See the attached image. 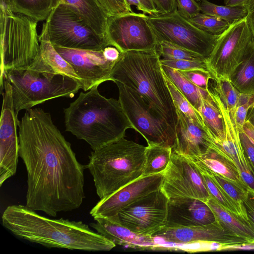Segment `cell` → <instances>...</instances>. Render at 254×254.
Instances as JSON below:
<instances>
[{
  "instance_id": "obj_14",
  "label": "cell",
  "mask_w": 254,
  "mask_h": 254,
  "mask_svg": "<svg viewBox=\"0 0 254 254\" xmlns=\"http://www.w3.org/2000/svg\"><path fill=\"white\" fill-rule=\"evenodd\" d=\"M169 198L160 188L118 214L120 223L131 231L152 236L166 226Z\"/></svg>"
},
{
  "instance_id": "obj_1",
  "label": "cell",
  "mask_w": 254,
  "mask_h": 254,
  "mask_svg": "<svg viewBox=\"0 0 254 254\" xmlns=\"http://www.w3.org/2000/svg\"><path fill=\"white\" fill-rule=\"evenodd\" d=\"M19 156L27 175L26 205L52 217L78 208L85 197L84 171L51 114L26 110L18 125Z\"/></svg>"
},
{
  "instance_id": "obj_20",
  "label": "cell",
  "mask_w": 254,
  "mask_h": 254,
  "mask_svg": "<svg viewBox=\"0 0 254 254\" xmlns=\"http://www.w3.org/2000/svg\"><path fill=\"white\" fill-rule=\"evenodd\" d=\"M215 216L205 202L187 197L169 198L165 227H190L213 223Z\"/></svg>"
},
{
  "instance_id": "obj_11",
  "label": "cell",
  "mask_w": 254,
  "mask_h": 254,
  "mask_svg": "<svg viewBox=\"0 0 254 254\" xmlns=\"http://www.w3.org/2000/svg\"><path fill=\"white\" fill-rule=\"evenodd\" d=\"M119 100L133 129L145 139L147 145L160 144L173 147L176 133L156 118L142 98L134 90L119 82Z\"/></svg>"
},
{
  "instance_id": "obj_51",
  "label": "cell",
  "mask_w": 254,
  "mask_h": 254,
  "mask_svg": "<svg viewBox=\"0 0 254 254\" xmlns=\"http://www.w3.org/2000/svg\"><path fill=\"white\" fill-rule=\"evenodd\" d=\"M243 129L254 143V126L249 121L246 120Z\"/></svg>"
},
{
  "instance_id": "obj_23",
  "label": "cell",
  "mask_w": 254,
  "mask_h": 254,
  "mask_svg": "<svg viewBox=\"0 0 254 254\" xmlns=\"http://www.w3.org/2000/svg\"><path fill=\"white\" fill-rule=\"evenodd\" d=\"M39 41L38 53L27 67L40 72L65 75L74 79L81 85V80L71 65L55 49L44 26L39 36Z\"/></svg>"
},
{
  "instance_id": "obj_37",
  "label": "cell",
  "mask_w": 254,
  "mask_h": 254,
  "mask_svg": "<svg viewBox=\"0 0 254 254\" xmlns=\"http://www.w3.org/2000/svg\"><path fill=\"white\" fill-rule=\"evenodd\" d=\"M189 20L199 29L213 35H221L231 25L219 18L202 12Z\"/></svg>"
},
{
  "instance_id": "obj_13",
  "label": "cell",
  "mask_w": 254,
  "mask_h": 254,
  "mask_svg": "<svg viewBox=\"0 0 254 254\" xmlns=\"http://www.w3.org/2000/svg\"><path fill=\"white\" fill-rule=\"evenodd\" d=\"M163 175L161 189L169 198H192L206 202L211 197L194 162L173 150Z\"/></svg>"
},
{
  "instance_id": "obj_53",
  "label": "cell",
  "mask_w": 254,
  "mask_h": 254,
  "mask_svg": "<svg viewBox=\"0 0 254 254\" xmlns=\"http://www.w3.org/2000/svg\"><path fill=\"white\" fill-rule=\"evenodd\" d=\"M128 4L130 5H133L136 7V8L141 11H142L143 13H145V10L144 7L141 2L140 0H126ZM145 14V13H144Z\"/></svg>"
},
{
  "instance_id": "obj_5",
  "label": "cell",
  "mask_w": 254,
  "mask_h": 254,
  "mask_svg": "<svg viewBox=\"0 0 254 254\" xmlns=\"http://www.w3.org/2000/svg\"><path fill=\"white\" fill-rule=\"evenodd\" d=\"M146 148L123 136L93 150L86 168L100 199L142 176Z\"/></svg>"
},
{
  "instance_id": "obj_6",
  "label": "cell",
  "mask_w": 254,
  "mask_h": 254,
  "mask_svg": "<svg viewBox=\"0 0 254 254\" xmlns=\"http://www.w3.org/2000/svg\"><path fill=\"white\" fill-rule=\"evenodd\" d=\"M4 79L11 87L15 113L60 97L72 98L81 89L80 84L68 76L34 70L28 67L5 71L0 79L1 93Z\"/></svg>"
},
{
  "instance_id": "obj_15",
  "label": "cell",
  "mask_w": 254,
  "mask_h": 254,
  "mask_svg": "<svg viewBox=\"0 0 254 254\" xmlns=\"http://www.w3.org/2000/svg\"><path fill=\"white\" fill-rule=\"evenodd\" d=\"M2 103L0 122V186L14 176L19 157L17 129L20 121L15 111L10 84L3 81Z\"/></svg>"
},
{
  "instance_id": "obj_40",
  "label": "cell",
  "mask_w": 254,
  "mask_h": 254,
  "mask_svg": "<svg viewBox=\"0 0 254 254\" xmlns=\"http://www.w3.org/2000/svg\"><path fill=\"white\" fill-rule=\"evenodd\" d=\"M108 16L132 12L126 0H96Z\"/></svg>"
},
{
  "instance_id": "obj_16",
  "label": "cell",
  "mask_w": 254,
  "mask_h": 254,
  "mask_svg": "<svg viewBox=\"0 0 254 254\" xmlns=\"http://www.w3.org/2000/svg\"><path fill=\"white\" fill-rule=\"evenodd\" d=\"M57 51L72 67L86 92L96 85L110 80L117 62L110 61L100 51L70 49L54 46Z\"/></svg>"
},
{
  "instance_id": "obj_19",
  "label": "cell",
  "mask_w": 254,
  "mask_h": 254,
  "mask_svg": "<svg viewBox=\"0 0 254 254\" xmlns=\"http://www.w3.org/2000/svg\"><path fill=\"white\" fill-rule=\"evenodd\" d=\"M209 91L220 110L225 127V137L214 143L215 149L233 162L238 168L245 184L254 190V175L243 149L238 128L234 125L229 111L225 108L218 96L211 89Z\"/></svg>"
},
{
  "instance_id": "obj_28",
  "label": "cell",
  "mask_w": 254,
  "mask_h": 254,
  "mask_svg": "<svg viewBox=\"0 0 254 254\" xmlns=\"http://www.w3.org/2000/svg\"><path fill=\"white\" fill-rule=\"evenodd\" d=\"M241 93L254 94V44L248 47L244 58L229 78Z\"/></svg>"
},
{
  "instance_id": "obj_45",
  "label": "cell",
  "mask_w": 254,
  "mask_h": 254,
  "mask_svg": "<svg viewBox=\"0 0 254 254\" xmlns=\"http://www.w3.org/2000/svg\"><path fill=\"white\" fill-rule=\"evenodd\" d=\"M243 204L250 221L254 225V190L248 188Z\"/></svg>"
},
{
  "instance_id": "obj_48",
  "label": "cell",
  "mask_w": 254,
  "mask_h": 254,
  "mask_svg": "<svg viewBox=\"0 0 254 254\" xmlns=\"http://www.w3.org/2000/svg\"><path fill=\"white\" fill-rule=\"evenodd\" d=\"M105 57L108 60L117 62L120 58L121 52L116 47L109 46L103 50Z\"/></svg>"
},
{
  "instance_id": "obj_41",
  "label": "cell",
  "mask_w": 254,
  "mask_h": 254,
  "mask_svg": "<svg viewBox=\"0 0 254 254\" xmlns=\"http://www.w3.org/2000/svg\"><path fill=\"white\" fill-rule=\"evenodd\" d=\"M179 71L195 85L206 91L209 90L208 81L211 77L208 71L201 69Z\"/></svg>"
},
{
  "instance_id": "obj_36",
  "label": "cell",
  "mask_w": 254,
  "mask_h": 254,
  "mask_svg": "<svg viewBox=\"0 0 254 254\" xmlns=\"http://www.w3.org/2000/svg\"><path fill=\"white\" fill-rule=\"evenodd\" d=\"M156 50L160 59L206 61L198 54L166 41L158 42Z\"/></svg>"
},
{
  "instance_id": "obj_17",
  "label": "cell",
  "mask_w": 254,
  "mask_h": 254,
  "mask_svg": "<svg viewBox=\"0 0 254 254\" xmlns=\"http://www.w3.org/2000/svg\"><path fill=\"white\" fill-rule=\"evenodd\" d=\"M163 180V173L142 176L109 196L100 199L91 210L90 214L93 217L116 215L123 209L160 189Z\"/></svg>"
},
{
  "instance_id": "obj_33",
  "label": "cell",
  "mask_w": 254,
  "mask_h": 254,
  "mask_svg": "<svg viewBox=\"0 0 254 254\" xmlns=\"http://www.w3.org/2000/svg\"><path fill=\"white\" fill-rule=\"evenodd\" d=\"M172 148L153 144L146 146L145 163L142 176L163 173L170 160Z\"/></svg>"
},
{
  "instance_id": "obj_27",
  "label": "cell",
  "mask_w": 254,
  "mask_h": 254,
  "mask_svg": "<svg viewBox=\"0 0 254 254\" xmlns=\"http://www.w3.org/2000/svg\"><path fill=\"white\" fill-rule=\"evenodd\" d=\"M0 6L37 22L46 20L53 9L52 0H0Z\"/></svg>"
},
{
  "instance_id": "obj_39",
  "label": "cell",
  "mask_w": 254,
  "mask_h": 254,
  "mask_svg": "<svg viewBox=\"0 0 254 254\" xmlns=\"http://www.w3.org/2000/svg\"><path fill=\"white\" fill-rule=\"evenodd\" d=\"M162 65L178 70L201 69L208 71L205 61L178 60L160 59Z\"/></svg>"
},
{
  "instance_id": "obj_7",
  "label": "cell",
  "mask_w": 254,
  "mask_h": 254,
  "mask_svg": "<svg viewBox=\"0 0 254 254\" xmlns=\"http://www.w3.org/2000/svg\"><path fill=\"white\" fill-rule=\"evenodd\" d=\"M0 79L12 68L28 67L37 55V21L0 6Z\"/></svg>"
},
{
  "instance_id": "obj_38",
  "label": "cell",
  "mask_w": 254,
  "mask_h": 254,
  "mask_svg": "<svg viewBox=\"0 0 254 254\" xmlns=\"http://www.w3.org/2000/svg\"><path fill=\"white\" fill-rule=\"evenodd\" d=\"M204 168L206 170L208 173L222 187L232 199L238 204L243 206V200L246 195L248 189L249 187L246 188L243 187L233 181L225 179L210 170L205 168Z\"/></svg>"
},
{
  "instance_id": "obj_4",
  "label": "cell",
  "mask_w": 254,
  "mask_h": 254,
  "mask_svg": "<svg viewBox=\"0 0 254 254\" xmlns=\"http://www.w3.org/2000/svg\"><path fill=\"white\" fill-rule=\"evenodd\" d=\"M96 85L78 97L64 110L65 130L97 150L125 136L132 126L120 101L107 98Z\"/></svg>"
},
{
  "instance_id": "obj_30",
  "label": "cell",
  "mask_w": 254,
  "mask_h": 254,
  "mask_svg": "<svg viewBox=\"0 0 254 254\" xmlns=\"http://www.w3.org/2000/svg\"><path fill=\"white\" fill-rule=\"evenodd\" d=\"M196 165L202 174L205 187L211 197L237 216L247 221H250L244 207L232 199L205 168L196 164Z\"/></svg>"
},
{
  "instance_id": "obj_44",
  "label": "cell",
  "mask_w": 254,
  "mask_h": 254,
  "mask_svg": "<svg viewBox=\"0 0 254 254\" xmlns=\"http://www.w3.org/2000/svg\"><path fill=\"white\" fill-rule=\"evenodd\" d=\"M238 130L243 149L254 175V143L244 132L243 128Z\"/></svg>"
},
{
  "instance_id": "obj_34",
  "label": "cell",
  "mask_w": 254,
  "mask_h": 254,
  "mask_svg": "<svg viewBox=\"0 0 254 254\" xmlns=\"http://www.w3.org/2000/svg\"><path fill=\"white\" fill-rule=\"evenodd\" d=\"M201 12L219 18L232 24L245 18L248 10L244 6L219 5L203 0L199 3Z\"/></svg>"
},
{
  "instance_id": "obj_2",
  "label": "cell",
  "mask_w": 254,
  "mask_h": 254,
  "mask_svg": "<svg viewBox=\"0 0 254 254\" xmlns=\"http://www.w3.org/2000/svg\"><path fill=\"white\" fill-rule=\"evenodd\" d=\"M1 221L17 237L49 248L108 251L116 246L82 221L51 219L25 205L7 206Z\"/></svg>"
},
{
  "instance_id": "obj_54",
  "label": "cell",
  "mask_w": 254,
  "mask_h": 254,
  "mask_svg": "<svg viewBox=\"0 0 254 254\" xmlns=\"http://www.w3.org/2000/svg\"><path fill=\"white\" fill-rule=\"evenodd\" d=\"M246 120L249 121L254 126V107L249 110Z\"/></svg>"
},
{
  "instance_id": "obj_46",
  "label": "cell",
  "mask_w": 254,
  "mask_h": 254,
  "mask_svg": "<svg viewBox=\"0 0 254 254\" xmlns=\"http://www.w3.org/2000/svg\"><path fill=\"white\" fill-rule=\"evenodd\" d=\"M159 14H167L176 9L175 0H153Z\"/></svg>"
},
{
  "instance_id": "obj_22",
  "label": "cell",
  "mask_w": 254,
  "mask_h": 254,
  "mask_svg": "<svg viewBox=\"0 0 254 254\" xmlns=\"http://www.w3.org/2000/svg\"><path fill=\"white\" fill-rule=\"evenodd\" d=\"M94 219L95 222L90 223L91 227L116 245L141 250L160 247L155 238L136 234L122 225L118 214L111 217L96 216Z\"/></svg>"
},
{
  "instance_id": "obj_31",
  "label": "cell",
  "mask_w": 254,
  "mask_h": 254,
  "mask_svg": "<svg viewBox=\"0 0 254 254\" xmlns=\"http://www.w3.org/2000/svg\"><path fill=\"white\" fill-rule=\"evenodd\" d=\"M199 112L203 118L213 143L224 139L225 127L222 116L211 93L209 96L203 99Z\"/></svg>"
},
{
  "instance_id": "obj_32",
  "label": "cell",
  "mask_w": 254,
  "mask_h": 254,
  "mask_svg": "<svg viewBox=\"0 0 254 254\" xmlns=\"http://www.w3.org/2000/svg\"><path fill=\"white\" fill-rule=\"evenodd\" d=\"M211 90L216 93L232 119L237 108L250 100L254 94L240 92L232 84L229 79H221L215 81Z\"/></svg>"
},
{
  "instance_id": "obj_12",
  "label": "cell",
  "mask_w": 254,
  "mask_h": 254,
  "mask_svg": "<svg viewBox=\"0 0 254 254\" xmlns=\"http://www.w3.org/2000/svg\"><path fill=\"white\" fill-rule=\"evenodd\" d=\"M148 16L133 11L109 16L106 38L110 46L121 53L156 49L158 41Z\"/></svg>"
},
{
  "instance_id": "obj_25",
  "label": "cell",
  "mask_w": 254,
  "mask_h": 254,
  "mask_svg": "<svg viewBox=\"0 0 254 254\" xmlns=\"http://www.w3.org/2000/svg\"><path fill=\"white\" fill-rule=\"evenodd\" d=\"M190 159L196 164L210 170L225 179L243 187H249L243 180L235 164L212 148H208L199 156Z\"/></svg>"
},
{
  "instance_id": "obj_29",
  "label": "cell",
  "mask_w": 254,
  "mask_h": 254,
  "mask_svg": "<svg viewBox=\"0 0 254 254\" xmlns=\"http://www.w3.org/2000/svg\"><path fill=\"white\" fill-rule=\"evenodd\" d=\"M161 66L164 74L199 112L203 99L210 94L209 90L206 91L195 85L176 69L162 64Z\"/></svg>"
},
{
  "instance_id": "obj_18",
  "label": "cell",
  "mask_w": 254,
  "mask_h": 254,
  "mask_svg": "<svg viewBox=\"0 0 254 254\" xmlns=\"http://www.w3.org/2000/svg\"><path fill=\"white\" fill-rule=\"evenodd\" d=\"M152 237L170 243L185 245L202 241L217 242L226 245L250 242L226 230L217 220L201 226L164 227Z\"/></svg>"
},
{
  "instance_id": "obj_42",
  "label": "cell",
  "mask_w": 254,
  "mask_h": 254,
  "mask_svg": "<svg viewBox=\"0 0 254 254\" xmlns=\"http://www.w3.org/2000/svg\"><path fill=\"white\" fill-rule=\"evenodd\" d=\"M175 2L179 13L188 20L201 12L200 4L196 0H175Z\"/></svg>"
},
{
  "instance_id": "obj_9",
  "label": "cell",
  "mask_w": 254,
  "mask_h": 254,
  "mask_svg": "<svg viewBox=\"0 0 254 254\" xmlns=\"http://www.w3.org/2000/svg\"><path fill=\"white\" fill-rule=\"evenodd\" d=\"M147 20L158 42L166 41L177 45L198 54L206 60L219 36L199 29L183 17L177 9L169 13L149 15Z\"/></svg>"
},
{
  "instance_id": "obj_43",
  "label": "cell",
  "mask_w": 254,
  "mask_h": 254,
  "mask_svg": "<svg viewBox=\"0 0 254 254\" xmlns=\"http://www.w3.org/2000/svg\"><path fill=\"white\" fill-rule=\"evenodd\" d=\"M254 107V96L248 102L239 106L231 119L234 125L238 128L241 129L246 122L249 110Z\"/></svg>"
},
{
  "instance_id": "obj_55",
  "label": "cell",
  "mask_w": 254,
  "mask_h": 254,
  "mask_svg": "<svg viewBox=\"0 0 254 254\" xmlns=\"http://www.w3.org/2000/svg\"><path fill=\"white\" fill-rule=\"evenodd\" d=\"M198 2H201V1L203 0H196Z\"/></svg>"
},
{
  "instance_id": "obj_52",
  "label": "cell",
  "mask_w": 254,
  "mask_h": 254,
  "mask_svg": "<svg viewBox=\"0 0 254 254\" xmlns=\"http://www.w3.org/2000/svg\"><path fill=\"white\" fill-rule=\"evenodd\" d=\"M248 0H224L225 5L229 6H244Z\"/></svg>"
},
{
  "instance_id": "obj_8",
  "label": "cell",
  "mask_w": 254,
  "mask_h": 254,
  "mask_svg": "<svg viewBox=\"0 0 254 254\" xmlns=\"http://www.w3.org/2000/svg\"><path fill=\"white\" fill-rule=\"evenodd\" d=\"M43 26L55 46L100 51L110 46L106 38L97 34L63 3L54 7Z\"/></svg>"
},
{
  "instance_id": "obj_21",
  "label": "cell",
  "mask_w": 254,
  "mask_h": 254,
  "mask_svg": "<svg viewBox=\"0 0 254 254\" xmlns=\"http://www.w3.org/2000/svg\"><path fill=\"white\" fill-rule=\"evenodd\" d=\"M176 112L178 116L176 138L173 150L192 159L213 147V140L205 130L177 109Z\"/></svg>"
},
{
  "instance_id": "obj_10",
  "label": "cell",
  "mask_w": 254,
  "mask_h": 254,
  "mask_svg": "<svg viewBox=\"0 0 254 254\" xmlns=\"http://www.w3.org/2000/svg\"><path fill=\"white\" fill-rule=\"evenodd\" d=\"M246 18L231 24L219 36L206 61L211 79H229L242 62L253 42Z\"/></svg>"
},
{
  "instance_id": "obj_26",
  "label": "cell",
  "mask_w": 254,
  "mask_h": 254,
  "mask_svg": "<svg viewBox=\"0 0 254 254\" xmlns=\"http://www.w3.org/2000/svg\"><path fill=\"white\" fill-rule=\"evenodd\" d=\"M217 220L226 230L242 237L248 242H254V225L225 209L210 197L206 202Z\"/></svg>"
},
{
  "instance_id": "obj_47",
  "label": "cell",
  "mask_w": 254,
  "mask_h": 254,
  "mask_svg": "<svg viewBox=\"0 0 254 254\" xmlns=\"http://www.w3.org/2000/svg\"><path fill=\"white\" fill-rule=\"evenodd\" d=\"M245 7L248 10V14L246 18L252 35L254 44V0H248Z\"/></svg>"
},
{
  "instance_id": "obj_50",
  "label": "cell",
  "mask_w": 254,
  "mask_h": 254,
  "mask_svg": "<svg viewBox=\"0 0 254 254\" xmlns=\"http://www.w3.org/2000/svg\"><path fill=\"white\" fill-rule=\"evenodd\" d=\"M144 7L145 14L150 16L159 14L153 0H140Z\"/></svg>"
},
{
  "instance_id": "obj_24",
  "label": "cell",
  "mask_w": 254,
  "mask_h": 254,
  "mask_svg": "<svg viewBox=\"0 0 254 254\" xmlns=\"http://www.w3.org/2000/svg\"><path fill=\"white\" fill-rule=\"evenodd\" d=\"M52 1L53 8L59 3L69 6L97 34L107 39L109 16L96 0H52Z\"/></svg>"
},
{
  "instance_id": "obj_3",
  "label": "cell",
  "mask_w": 254,
  "mask_h": 254,
  "mask_svg": "<svg viewBox=\"0 0 254 254\" xmlns=\"http://www.w3.org/2000/svg\"><path fill=\"white\" fill-rule=\"evenodd\" d=\"M110 80L119 82L136 92L154 116L176 133V109L156 49L122 53Z\"/></svg>"
},
{
  "instance_id": "obj_35",
  "label": "cell",
  "mask_w": 254,
  "mask_h": 254,
  "mask_svg": "<svg viewBox=\"0 0 254 254\" xmlns=\"http://www.w3.org/2000/svg\"><path fill=\"white\" fill-rule=\"evenodd\" d=\"M164 75L176 108L205 130L210 135L200 113L191 105L187 98L164 73Z\"/></svg>"
},
{
  "instance_id": "obj_49",
  "label": "cell",
  "mask_w": 254,
  "mask_h": 254,
  "mask_svg": "<svg viewBox=\"0 0 254 254\" xmlns=\"http://www.w3.org/2000/svg\"><path fill=\"white\" fill-rule=\"evenodd\" d=\"M224 250H254V242L225 245L222 249Z\"/></svg>"
}]
</instances>
